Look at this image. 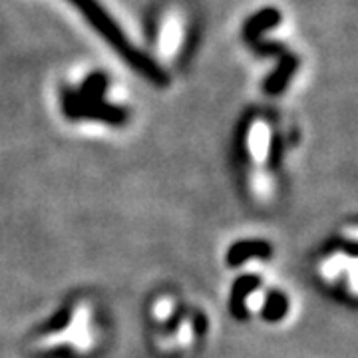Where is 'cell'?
I'll list each match as a JSON object with an SVG mask.
<instances>
[{"label":"cell","mask_w":358,"mask_h":358,"mask_svg":"<svg viewBox=\"0 0 358 358\" xmlns=\"http://www.w3.org/2000/svg\"><path fill=\"white\" fill-rule=\"evenodd\" d=\"M102 324L90 299H74L28 338V350L44 358H90L102 343Z\"/></svg>","instance_id":"1"},{"label":"cell","mask_w":358,"mask_h":358,"mask_svg":"<svg viewBox=\"0 0 358 358\" xmlns=\"http://www.w3.org/2000/svg\"><path fill=\"white\" fill-rule=\"evenodd\" d=\"M150 322L154 327V348L167 357L185 355L205 336V315L187 307L176 294H157L150 303Z\"/></svg>","instance_id":"2"},{"label":"cell","mask_w":358,"mask_h":358,"mask_svg":"<svg viewBox=\"0 0 358 358\" xmlns=\"http://www.w3.org/2000/svg\"><path fill=\"white\" fill-rule=\"evenodd\" d=\"M76 6L80 13L84 14V18L88 20L90 24L94 26V30L102 36L112 48H114L126 62H128L140 76H143L148 82H152L154 86L166 88L169 84V76L166 74V70L159 64H155L154 60L138 50L128 36L124 34V30L115 24L114 18L110 16V13L103 8L98 0H70Z\"/></svg>","instance_id":"3"},{"label":"cell","mask_w":358,"mask_h":358,"mask_svg":"<svg viewBox=\"0 0 358 358\" xmlns=\"http://www.w3.org/2000/svg\"><path fill=\"white\" fill-rule=\"evenodd\" d=\"M317 275L329 289L348 294L350 301L357 296V257L355 245L346 247L345 241L331 245L320 253L317 261Z\"/></svg>","instance_id":"4"},{"label":"cell","mask_w":358,"mask_h":358,"mask_svg":"<svg viewBox=\"0 0 358 358\" xmlns=\"http://www.w3.org/2000/svg\"><path fill=\"white\" fill-rule=\"evenodd\" d=\"M62 110L68 120H94L110 126H124L128 122V110L122 106L106 102V100H92L84 98L78 92L64 90L62 92Z\"/></svg>","instance_id":"5"},{"label":"cell","mask_w":358,"mask_h":358,"mask_svg":"<svg viewBox=\"0 0 358 358\" xmlns=\"http://www.w3.org/2000/svg\"><path fill=\"white\" fill-rule=\"evenodd\" d=\"M271 249L265 241H237L227 249V265L235 271H247L253 263H265Z\"/></svg>","instance_id":"6"},{"label":"cell","mask_w":358,"mask_h":358,"mask_svg":"<svg viewBox=\"0 0 358 358\" xmlns=\"http://www.w3.org/2000/svg\"><path fill=\"white\" fill-rule=\"evenodd\" d=\"M281 13L273 6H267V8H261L259 13L253 14L243 26V38L255 48L257 44L261 42V36L267 32L268 28L277 26L281 22Z\"/></svg>","instance_id":"7"},{"label":"cell","mask_w":358,"mask_h":358,"mask_svg":"<svg viewBox=\"0 0 358 358\" xmlns=\"http://www.w3.org/2000/svg\"><path fill=\"white\" fill-rule=\"evenodd\" d=\"M296 68H299V58H296L294 54H289V52L279 54V66H277V70L267 78L263 90L267 92L268 96H279V94H282V92L287 90V86H289L293 74L296 72Z\"/></svg>","instance_id":"8"},{"label":"cell","mask_w":358,"mask_h":358,"mask_svg":"<svg viewBox=\"0 0 358 358\" xmlns=\"http://www.w3.org/2000/svg\"><path fill=\"white\" fill-rule=\"evenodd\" d=\"M106 88H108V78H106V74L94 72V74H90L84 80V84H82V88L78 90V94L84 96V98H92V100H102Z\"/></svg>","instance_id":"9"}]
</instances>
